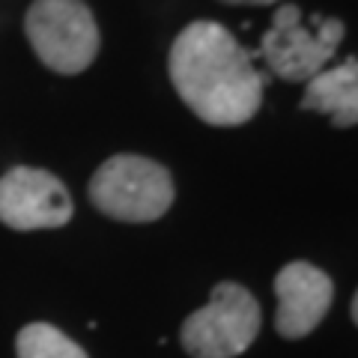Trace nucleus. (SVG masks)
Masks as SVG:
<instances>
[{
    "instance_id": "9d476101",
    "label": "nucleus",
    "mask_w": 358,
    "mask_h": 358,
    "mask_svg": "<svg viewBox=\"0 0 358 358\" xmlns=\"http://www.w3.org/2000/svg\"><path fill=\"white\" fill-rule=\"evenodd\" d=\"M221 3H230V6H275L278 0H221Z\"/></svg>"
},
{
    "instance_id": "0eeeda50",
    "label": "nucleus",
    "mask_w": 358,
    "mask_h": 358,
    "mask_svg": "<svg viewBox=\"0 0 358 358\" xmlns=\"http://www.w3.org/2000/svg\"><path fill=\"white\" fill-rule=\"evenodd\" d=\"M275 296H278V313H275L278 334L299 341L308 338L329 313L334 299V284L322 268L305 260H296L278 272Z\"/></svg>"
},
{
    "instance_id": "20e7f679",
    "label": "nucleus",
    "mask_w": 358,
    "mask_h": 358,
    "mask_svg": "<svg viewBox=\"0 0 358 358\" xmlns=\"http://www.w3.org/2000/svg\"><path fill=\"white\" fill-rule=\"evenodd\" d=\"M24 30L36 57L60 75L90 69L102 45L99 24L84 0H33Z\"/></svg>"
},
{
    "instance_id": "f257e3e1",
    "label": "nucleus",
    "mask_w": 358,
    "mask_h": 358,
    "mask_svg": "<svg viewBox=\"0 0 358 358\" xmlns=\"http://www.w3.org/2000/svg\"><path fill=\"white\" fill-rule=\"evenodd\" d=\"M167 69L176 96L209 126H242L263 105L266 78L218 21H192L179 33Z\"/></svg>"
},
{
    "instance_id": "9b49d317",
    "label": "nucleus",
    "mask_w": 358,
    "mask_h": 358,
    "mask_svg": "<svg viewBox=\"0 0 358 358\" xmlns=\"http://www.w3.org/2000/svg\"><path fill=\"white\" fill-rule=\"evenodd\" d=\"M350 313H352V322L358 320V299L352 296V305H350Z\"/></svg>"
},
{
    "instance_id": "6e6552de",
    "label": "nucleus",
    "mask_w": 358,
    "mask_h": 358,
    "mask_svg": "<svg viewBox=\"0 0 358 358\" xmlns=\"http://www.w3.org/2000/svg\"><path fill=\"white\" fill-rule=\"evenodd\" d=\"M299 108L329 114L338 129H352L358 122V60L346 57L331 69L317 72L305 84Z\"/></svg>"
},
{
    "instance_id": "1a4fd4ad",
    "label": "nucleus",
    "mask_w": 358,
    "mask_h": 358,
    "mask_svg": "<svg viewBox=\"0 0 358 358\" xmlns=\"http://www.w3.org/2000/svg\"><path fill=\"white\" fill-rule=\"evenodd\" d=\"M18 358H87V352L72 338L51 322H30L18 331L15 341Z\"/></svg>"
},
{
    "instance_id": "423d86ee",
    "label": "nucleus",
    "mask_w": 358,
    "mask_h": 358,
    "mask_svg": "<svg viewBox=\"0 0 358 358\" xmlns=\"http://www.w3.org/2000/svg\"><path fill=\"white\" fill-rule=\"evenodd\" d=\"M69 188L42 167H13L0 176V221L13 230H51L69 224Z\"/></svg>"
},
{
    "instance_id": "7ed1b4c3",
    "label": "nucleus",
    "mask_w": 358,
    "mask_h": 358,
    "mask_svg": "<svg viewBox=\"0 0 358 358\" xmlns=\"http://www.w3.org/2000/svg\"><path fill=\"white\" fill-rule=\"evenodd\" d=\"M313 33L301 21V9L296 3H284L275 9L272 27L260 42V57L268 63L272 75L289 84H308L313 75L326 69V63L341 48L346 24L341 18L313 15Z\"/></svg>"
},
{
    "instance_id": "39448f33",
    "label": "nucleus",
    "mask_w": 358,
    "mask_h": 358,
    "mask_svg": "<svg viewBox=\"0 0 358 358\" xmlns=\"http://www.w3.org/2000/svg\"><path fill=\"white\" fill-rule=\"evenodd\" d=\"M260 305L242 284L221 281L209 301L182 322L179 343L192 358H236L260 331Z\"/></svg>"
},
{
    "instance_id": "f03ea898",
    "label": "nucleus",
    "mask_w": 358,
    "mask_h": 358,
    "mask_svg": "<svg viewBox=\"0 0 358 358\" xmlns=\"http://www.w3.org/2000/svg\"><path fill=\"white\" fill-rule=\"evenodd\" d=\"M87 192L102 215L129 224L159 221L176 197L171 171L134 152L110 155L93 173Z\"/></svg>"
}]
</instances>
